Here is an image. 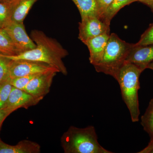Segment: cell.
I'll return each mask as SVG.
<instances>
[{
  "mask_svg": "<svg viewBox=\"0 0 153 153\" xmlns=\"http://www.w3.org/2000/svg\"><path fill=\"white\" fill-rule=\"evenodd\" d=\"M132 45L122 40L117 34H110L101 60L94 66L96 71L110 75L116 79Z\"/></svg>",
  "mask_w": 153,
  "mask_h": 153,
  "instance_id": "cell-4",
  "label": "cell"
},
{
  "mask_svg": "<svg viewBox=\"0 0 153 153\" xmlns=\"http://www.w3.org/2000/svg\"><path fill=\"white\" fill-rule=\"evenodd\" d=\"M13 111L8 109H0V129L4 120Z\"/></svg>",
  "mask_w": 153,
  "mask_h": 153,
  "instance_id": "cell-24",
  "label": "cell"
},
{
  "mask_svg": "<svg viewBox=\"0 0 153 153\" xmlns=\"http://www.w3.org/2000/svg\"><path fill=\"white\" fill-rule=\"evenodd\" d=\"M41 146L38 143L25 140L17 144H7L0 139V153H40Z\"/></svg>",
  "mask_w": 153,
  "mask_h": 153,
  "instance_id": "cell-12",
  "label": "cell"
},
{
  "mask_svg": "<svg viewBox=\"0 0 153 153\" xmlns=\"http://www.w3.org/2000/svg\"><path fill=\"white\" fill-rule=\"evenodd\" d=\"M12 3H0V28H3L11 21Z\"/></svg>",
  "mask_w": 153,
  "mask_h": 153,
  "instance_id": "cell-19",
  "label": "cell"
},
{
  "mask_svg": "<svg viewBox=\"0 0 153 153\" xmlns=\"http://www.w3.org/2000/svg\"><path fill=\"white\" fill-rule=\"evenodd\" d=\"M78 38L85 43L91 38L105 33H110V26L98 18L94 16L85 17L79 23Z\"/></svg>",
  "mask_w": 153,
  "mask_h": 153,
  "instance_id": "cell-7",
  "label": "cell"
},
{
  "mask_svg": "<svg viewBox=\"0 0 153 153\" xmlns=\"http://www.w3.org/2000/svg\"><path fill=\"white\" fill-rule=\"evenodd\" d=\"M38 74H33L27 76H20L16 78L10 79V82L13 87L24 90L29 82L33 79L35 76Z\"/></svg>",
  "mask_w": 153,
  "mask_h": 153,
  "instance_id": "cell-20",
  "label": "cell"
},
{
  "mask_svg": "<svg viewBox=\"0 0 153 153\" xmlns=\"http://www.w3.org/2000/svg\"><path fill=\"white\" fill-rule=\"evenodd\" d=\"M37 0H16L12 3L11 20L17 23L24 21L33 4Z\"/></svg>",
  "mask_w": 153,
  "mask_h": 153,
  "instance_id": "cell-13",
  "label": "cell"
},
{
  "mask_svg": "<svg viewBox=\"0 0 153 153\" xmlns=\"http://www.w3.org/2000/svg\"><path fill=\"white\" fill-rule=\"evenodd\" d=\"M12 60L0 54V84L8 77L9 68Z\"/></svg>",
  "mask_w": 153,
  "mask_h": 153,
  "instance_id": "cell-21",
  "label": "cell"
},
{
  "mask_svg": "<svg viewBox=\"0 0 153 153\" xmlns=\"http://www.w3.org/2000/svg\"><path fill=\"white\" fill-rule=\"evenodd\" d=\"M16 0H0V3H4V4H11L13 2Z\"/></svg>",
  "mask_w": 153,
  "mask_h": 153,
  "instance_id": "cell-27",
  "label": "cell"
},
{
  "mask_svg": "<svg viewBox=\"0 0 153 153\" xmlns=\"http://www.w3.org/2000/svg\"><path fill=\"white\" fill-rule=\"evenodd\" d=\"M147 68H149V69L153 70V61H152L151 63L149 64V65H148L147 66Z\"/></svg>",
  "mask_w": 153,
  "mask_h": 153,
  "instance_id": "cell-28",
  "label": "cell"
},
{
  "mask_svg": "<svg viewBox=\"0 0 153 153\" xmlns=\"http://www.w3.org/2000/svg\"><path fill=\"white\" fill-rule=\"evenodd\" d=\"M153 61V45L138 46L133 44L126 62L133 63L143 71Z\"/></svg>",
  "mask_w": 153,
  "mask_h": 153,
  "instance_id": "cell-10",
  "label": "cell"
},
{
  "mask_svg": "<svg viewBox=\"0 0 153 153\" xmlns=\"http://www.w3.org/2000/svg\"><path fill=\"white\" fill-rule=\"evenodd\" d=\"M31 36L36 44V48L19 55L4 56L11 60H29L46 63L57 68L59 73L67 75L68 71L63 59L68 55V51L55 39L41 31L34 30Z\"/></svg>",
  "mask_w": 153,
  "mask_h": 153,
  "instance_id": "cell-1",
  "label": "cell"
},
{
  "mask_svg": "<svg viewBox=\"0 0 153 153\" xmlns=\"http://www.w3.org/2000/svg\"><path fill=\"white\" fill-rule=\"evenodd\" d=\"M136 1H139V0H113L105 13L102 21L110 26L111 20L121 9Z\"/></svg>",
  "mask_w": 153,
  "mask_h": 153,
  "instance_id": "cell-14",
  "label": "cell"
},
{
  "mask_svg": "<svg viewBox=\"0 0 153 153\" xmlns=\"http://www.w3.org/2000/svg\"><path fill=\"white\" fill-rule=\"evenodd\" d=\"M113 0H95L99 19L102 21L107 10Z\"/></svg>",
  "mask_w": 153,
  "mask_h": 153,
  "instance_id": "cell-23",
  "label": "cell"
},
{
  "mask_svg": "<svg viewBox=\"0 0 153 153\" xmlns=\"http://www.w3.org/2000/svg\"><path fill=\"white\" fill-rule=\"evenodd\" d=\"M139 1L147 6L153 13V0H139Z\"/></svg>",
  "mask_w": 153,
  "mask_h": 153,
  "instance_id": "cell-26",
  "label": "cell"
},
{
  "mask_svg": "<svg viewBox=\"0 0 153 153\" xmlns=\"http://www.w3.org/2000/svg\"><path fill=\"white\" fill-rule=\"evenodd\" d=\"M57 73L49 71L38 74L29 82L24 90L33 96L43 99L50 91L53 79Z\"/></svg>",
  "mask_w": 153,
  "mask_h": 153,
  "instance_id": "cell-8",
  "label": "cell"
},
{
  "mask_svg": "<svg viewBox=\"0 0 153 153\" xmlns=\"http://www.w3.org/2000/svg\"><path fill=\"white\" fill-rule=\"evenodd\" d=\"M65 153H112L101 146L94 126L85 128L71 126L60 138Z\"/></svg>",
  "mask_w": 153,
  "mask_h": 153,
  "instance_id": "cell-2",
  "label": "cell"
},
{
  "mask_svg": "<svg viewBox=\"0 0 153 153\" xmlns=\"http://www.w3.org/2000/svg\"><path fill=\"white\" fill-rule=\"evenodd\" d=\"M79 10L81 19L85 17H98L95 0H72Z\"/></svg>",
  "mask_w": 153,
  "mask_h": 153,
  "instance_id": "cell-15",
  "label": "cell"
},
{
  "mask_svg": "<svg viewBox=\"0 0 153 153\" xmlns=\"http://www.w3.org/2000/svg\"><path fill=\"white\" fill-rule=\"evenodd\" d=\"M13 88L9 77L0 84V109L4 108Z\"/></svg>",
  "mask_w": 153,
  "mask_h": 153,
  "instance_id": "cell-18",
  "label": "cell"
},
{
  "mask_svg": "<svg viewBox=\"0 0 153 153\" xmlns=\"http://www.w3.org/2000/svg\"><path fill=\"white\" fill-rule=\"evenodd\" d=\"M49 71L59 73L57 68L46 63L29 60H12L9 68L8 77L13 79Z\"/></svg>",
  "mask_w": 153,
  "mask_h": 153,
  "instance_id": "cell-5",
  "label": "cell"
},
{
  "mask_svg": "<svg viewBox=\"0 0 153 153\" xmlns=\"http://www.w3.org/2000/svg\"><path fill=\"white\" fill-rule=\"evenodd\" d=\"M138 46H147L153 45V23L141 36L139 41L136 44Z\"/></svg>",
  "mask_w": 153,
  "mask_h": 153,
  "instance_id": "cell-22",
  "label": "cell"
},
{
  "mask_svg": "<svg viewBox=\"0 0 153 153\" xmlns=\"http://www.w3.org/2000/svg\"><path fill=\"white\" fill-rule=\"evenodd\" d=\"M2 29L10 36L19 54L36 48V44L28 36L24 23L10 21Z\"/></svg>",
  "mask_w": 153,
  "mask_h": 153,
  "instance_id": "cell-6",
  "label": "cell"
},
{
  "mask_svg": "<svg viewBox=\"0 0 153 153\" xmlns=\"http://www.w3.org/2000/svg\"><path fill=\"white\" fill-rule=\"evenodd\" d=\"M141 124L149 136L153 134V98L149 102L145 113L141 117Z\"/></svg>",
  "mask_w": 153,
  "mask_h": 153,
  "instance_id": "cell-17",
  "label": "cell"
},
{
  "mask_svg": "<svg viewBox=\"0 0 153 153\" xmlns=\"http://www.w3.org/2000/svg\"><path fill=\"white\" fill-rule=\"evenodd\" d=\"M0 54L8 56L19 54L10 36L2 28H0Z\"/></svg>",
  "mask_w": 153,
  "mask_h": 153,
  "instance_id": "cell-16",
  "label": "cell"
},
{
  "mask_svg": "<svg viewBox=\"0 0 153 153\" xmlns=\"http://www.w3.org/2000/svg\"><path fill=\"white\" fill-rule=\"evenodd\" d=\"M110 33L102 34L91 38L84 43L89 51V61L94 66L100 61L106 48Z\"/></svg>",
  "mask_w": 153,
  "mask_h": 153,
  "instance_id": "cell-11",
  "label": "cell"
},
{
  "mask_svg": "<svg viewBox=\"0 0 153 153\" xmlns=\"http://www.w3.org/2000/svg\"><path fill=\"white\" fill-rule=\"evenodd\" d=\"M150 137V140L146 147L138 153H153V134Z\"/></svg>",
  "mask_w": 153,
  "mask_h": 153,
  "instance_id": "cell-25",
  "label": "cell"
},
{
  "mask_svg": "<svg viewBox=\"0 0 153 153\" xmlns=\"http://www.w3.org/2000/svg\"><path fill=\"white\" fill-rule=\"evenodd\" d=\"M42 100L33 96L25 90L13 87L4 109L13 112L19 108H27L36 105Z\"/></svg>",
  "mask_w": 153,
  "mask_h": 153,
  "instance_id": "cell-9",
  "label": "cell"
},
{
  "mask_svg": "<svg viewBox=\"0 0 153 153\" xmlns=\"http://www.w3.org/2000/svg\"><path fill=\"white\" fill-rule=\"evenodd\" d=\"M143 71L133 63L126 62L122 66L116 80L120 86L122 97L130 114L133 122L139 121L140 110L138 91L140 75Z\"/></svg>",
  "mask_w": 153,
  "mask_h": 153,
  "instance_id": "cell-3",
  "label": "cell"
}]
</instances>
